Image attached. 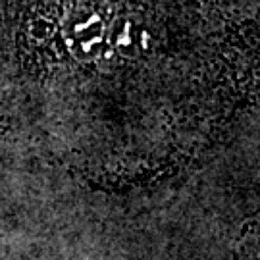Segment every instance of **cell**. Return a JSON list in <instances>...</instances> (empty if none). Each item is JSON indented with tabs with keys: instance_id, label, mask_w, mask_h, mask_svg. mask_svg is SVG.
I'll list each match as a JSON object with an SVG mask.
<instances>
[{
	"instance_id": "1",
	"label": "cell",
	"mask_w": 260,
	"mask_h": 260,
	"mask_svg": "<svg viewBox=\"0 0 260 260\" xmlns=\"http://www.w3.org/2000/svg\"><path fill=\"white\" fill-rule=\"evenodd\" d=\"M260 87V27L214 0H0V104L104 179L189 164Z\"/></svg>"
},
{
	"instance_id": "2",
	"label": "cell",
	"mask_w": 260,
	"mask_h": 260,
	"mask_svg": "<svg viewBox=\"0 0 260 260\" xmlns=\"http://www.w3.org/2000/svg\"><path fill=\"white\" fill-rule=\"evenodd\" d=\"M239 247L243 260H260V218L247 223Z\"/></svg>"
}]
</instances>
